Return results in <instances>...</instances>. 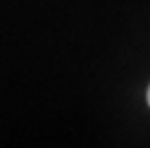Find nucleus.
<instances>
[{
  "label": "nucleus",
  "mask_w": 150,
  "mask_h": 148,
  "mask_svg": "<svg viewBox=\"0 0 150 148\" xmlns=\"http://www.w3.org/2000/svg\"><path fill=\"white\" fill-rule=\"evenodd\" d=\"M146 100H148V106H150V89H148V96H146Z\"/></svg>",
  "instance_id": "f257e3e1"
}]
</instances>
